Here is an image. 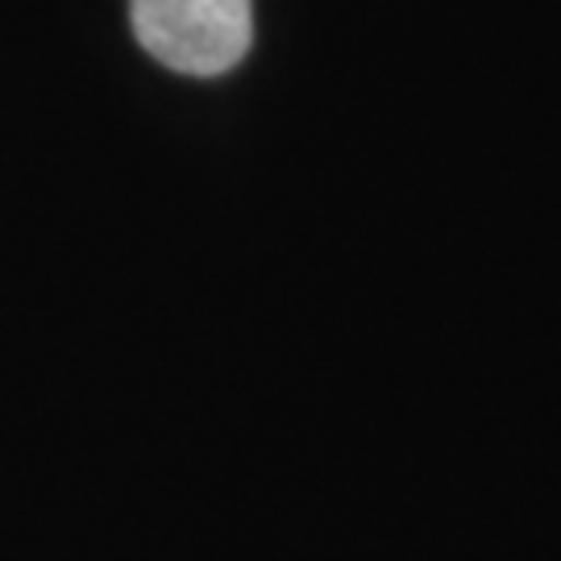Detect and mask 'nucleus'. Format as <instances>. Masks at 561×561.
I'll list each match as a JSON object with an SVG mask.
<instances>
[{
    "mask_svg": "<svg viewBox=\"0 0 561 561\" xmlns=\"http://www.w3.org/2000/svg\"><path fill=\"white\" fill-rule=\"evenodd\" d=\"M141 50L180 76H225L254 42L250 0H129Z\"/></svg>",
    "mask_w": 561,
    "mask_h": 561,
    "instance_id": "1",
    "label": "nucleus"
}]
</instances>
